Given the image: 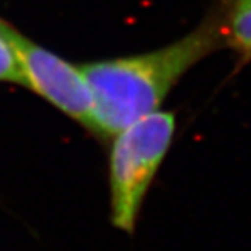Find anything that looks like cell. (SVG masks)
I'll use <instances>...</instances> for the list:
<instances>
[{
	"mask_svg": "<svg viewBox=\"0 0 251 251\" xmlns=\"http://www.w3.org/2000/svg\"><path fill=\"white\" fill-rule=\"evenodd\" d=\"M176 115L156 111L112 136L109 154L111 221L132 235L146 195L173 144Z\"/></svg>",
	"mask_w": 251,
	"mask_h": 251,
	"instance_id": "2",
	"label": "cell"
},
{
	"mask_svg": "<svg viewBox=\"0 0 251 251\" xmlns=\"http://www.w3.org/2000/svg\"><path fill=\"white\" fill-rule=\"evenodd\" d=\"M224 47L218 9L212 2L203 20L168 46L123 58L82 64L93 94V133L112 138L162 106L176 83Z\"/></svg>",
	"mask_w": 251,
	"mask_h": 251,
	"instance_id": "1",
	"label": "cell"
},
{
	"mask_svg": "<svg viewBox=\"0 0 251 251\" xmlns=\"http://www.w3.org/2000/svg\"><path fill=\"white\" fill-rule=\"evenodd\" d=\"M218 9L224 47L251 61V0H212Z\"/></svg>",
	"mask_w": 251,
	"mask_h": 251,
	"instance_id": "4",
	"label": "cell"
},
{
	"mask_svg": "<svg viewBox=\"0 0 251 251\" xmlns=\"http://www.w3.org/2000/svg\"><path fill=\"white\" fill-rule=\"evenodd\" d=\"M0 82L22 85L19 56L8 37L6 23L2 20H0Z\"/></svg>",
	"mask_w": 251,
	"mask_h": 251,
	"instance_id": "5",
	"label": "cell"
},
{
	"mask_svg": "<svg viewBox=\"0 0 251 251\" xmlns=\"http://www.w3.org/2000/svg\"><path fill=\"white\" fill-rule=\"evenodd\" d=\"M6 32L19 56L22 85L91 132L94 103L80 65L35 44L8 23Z\"/></svg>",
	"mask_w": 251,
	"mask_h": 251,
	"instance_id": "3",
	"label": "cell"
}]
</instances>
